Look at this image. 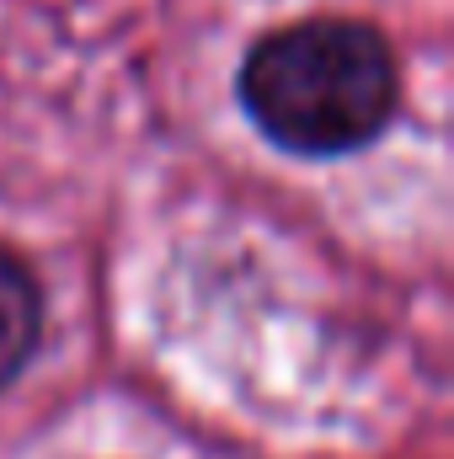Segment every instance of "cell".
<instances>
[{
    "label": "cell",
    "mask_w": 454,
    "mask_h": 459,
    "mask_svg": "<svg viewBox=\"0 0 454 459\" xmlns=\"http://www.w3.org/2000/svg\"><path fill=\"white\" fill-rule=\"evenodd\" d=\"M43 337V289L32 267L0 246V390L27 368Z\"/></svg>",
    "instance_id": "cell-2"
},
{
    "label": "cell",
    "mask_w": 454,
    "mask_h": 459,
    "mask_svg": "<svg viewBox=\"0 0 454 459\" xmlns=\"http://www.w3.org/2000/svg\"><path fill=\"white\" fill-rule=\"evenodd\" d=\"M240 108L289 155H353L396 117L390 43L353 16H310L267 32L240 59Z\"/></svg>",
    "instance_id": "cell-1"
}]
</instances>
